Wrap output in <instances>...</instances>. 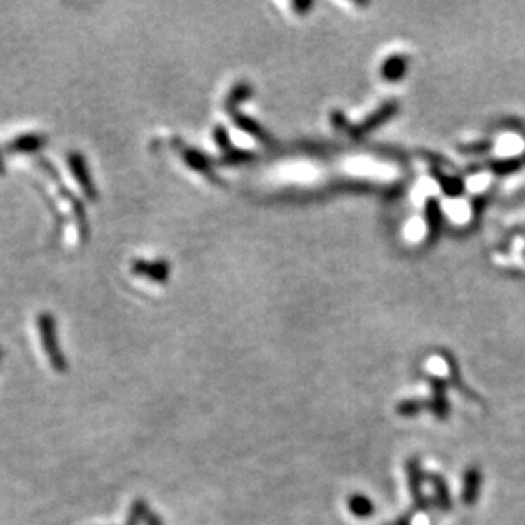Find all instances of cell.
Returning a JSON list of instances; mask_svg holds the SVG:
<instances>
[{
    "label": "cell",
    "mask_w": 525,
    "mask_h": 525,
    "mask_svg": "<svg viewBox=\"0 0 525 525\" xmlns=\"http://www.w3.org/2000/svg\"><path fill=\"white\" fill-rule=\"evenodd\" d=\"M38 325L39 331H41L43 347L46 350V356L49 359V362H51L53 369L56 372H66V369H69V362H66L65 356L61 354L60 345H58L55 318L48 315V313H43V315L38 318Z\"/></svg>",
    "instance_id": "cell-1"
},
{
    "label": "cell",
    "mask_w": 525,
    "mask_h": 525,
    "mask_svg": "<svg viewBox=\"0 0 525 525\" xmlns=\"http://www.w3.org/2000/svg\"><path fill=\"white\" fill-rule=\"evenodd\" d=\"M406 476H408V488H410V495H411V500H414L415 510L416 511L427 510L429 501L424 495V490H421L427 474H424L420 461L415 459V457H411V459L406 461Z\"/></svg>",
    "instance_id": "cell-2"
},
{
    "label": "cell",
    "mask_w": 525,
    "mask_h": 525,
    "mask_svg": "<svg viewBox=\"0 0 525 525\" xmlns=\"http://www.w3.org/2000/svg\"><path fill=\"white\" fill-rule=\"evenodd\" d=\"M481 481L483 474L478 466H471V468L466 469L464 478H462V495H461L462 504L466 506L476 505L479 491H481Z\"/></svg>",
    "instance_id": "cell-3"
},
{
    "label": "cell",
    "mask_w": 525,
    "mask_h": 525,
    "mask_svg": "<svg viewBox=\"0 0 525 525\" xmlns=\"http://www.w3.org/2000/svg\"><path fill=\"white\" fill-rule=\"evenodd\" d=\"M69 164H70L71 172H74V175H75V179H77L80 187L84 189V194L87 196L89 199H96L97 191H96V186H94V182L91 179V174H89L87 164H85L84 156L80 154H75V151H74V154L69 155Z\"/></svg>",
    "instance_id": "cell-4"
},
{
    "label": "cell",
    "mask_w": 525,
    "mask_h": 525,
    "mask_svg": "<svg viewBox=\"0 0 525 525\" xmlns=\"http://www.w3.org/2000/svg\"><path fill=\"white\" fill-rule=\"evenodd\" d=\"M133 271L138 276H145L148 279L164 282L169 277V264L165 260H155V262H146V260H136L133 264Z\"/></svg>",
    "instance_id": "cell-5"
},
{
    "label": "cell",
    "mask_w": 525,
    "mask_h": 525,
    "mask_svg": "<svg viewBox=\"0 0 525 525\" xmlns=\"http://www.w3.org/2000/svg\"><path fill=\"white\" fill-rule=\"evenodd\" d=\"M430 384H432V391H434V396H432V401H430V411L437 416V419H447L449 416V401H447V396H446V383L441 379H430Z\"/></svg>",
    "instance_id": "cell-6"
},
{
    "label": "cell",
    "mask_w": 525,
    "mask_h": 525,
    "mask_svg": "<svg viewBox=\"0 0 525 525\" xmlns=\"http://www.w3.org/2000/svg\"><path fill=\"white\" fill-rule=\"evenodd\" d=\"M48 138L44 134H21L19 138L7 143V151L12 154H26V151H36L46 145Z\"/></svg>",
    "instance_id": "cell-7"
},
{
    "label": "cell",
    "mask_w": 525,
    "mask_h": 525,
    "mask_svg": "<svg viewBox=\"0 0 525 525\" xmlns=\"http://www.w3.org/2000/svg\"><path fill=\"white\" fill-rule=\"evenodd\" d=\"M427 479L432 483L434 486V495H435V504L444 511H451L452 510V498L451 493H449V486L447 481L444 479L441 474L432 473L427 474Z\"/></svg>",
    "instance_id": "cell-8"
},
{
    "label": "cell",
    "mask_w": 525,
    "mask_h": 525,
    "mask_svg": "<svg viewBox=\"0 0 525 525\" xmlns=\"http://www.w3.org/2000/svg\"><path fill=\"white\" fill-rule=\"evenodd\" d=\"M347 506L350 514L356 515L357 519H367L374 514V504H372V500L369 496L361 495V493L350 495L347 498Z\"/></svg>",
    "instance_id": "cell-9"
},
{
    "label": "cell",
    "mask_w": 525,
    "mask_h": 525,
    "mask_svg": "<svg viewBox=\"0 0 525 525\" xmlns=\"http://www.w3.org/2000/svg\"><path fill=\"white\" fill-rule=\"evenodd\" d=\"M184 159L187 160V164H189L191 167H194L196 170H199V172L208 175L211 181H218V179L214 177L213 167H211V161L208 160V156H206V155L199 154V151H196L194 148H186V150H184Z\"/></svg>",
    "instance_id": "cell-10"
},
{
    "label": "cell",
    "mask_w": 525,
    "mask_h": 525,
    "mask_svg": "<svg viewBox=\"0 0 525 525\" xmlns=\"http://www.w3.org/2000/svg\"><path fill=\"white\" fill-rule=\"evenodd\" d=\"M250 94H252V87H250L249 84H246V82L236 84L235 87H233V91L230 92V96H228V99H226L228 112L235 111L236 106H239L240 102H244L245 99L250 97Z\"/></svg>",
    "instance_id": "cell-11"
},
{
    "label": "cell",
    "mask_w": 525,
    "mask_h": 525,
    "mask_svg": "<svg viewBox=\"0 0 525 525\" xmlns=\"http://www.w3.org/2000/svg\"><path fill=\"white\" fill-rule=\"evenodd\" d=\"M231 116H233V119H235L236 126L241 128V129H245L246 133L254 134V136L260 138V140H267L266 133H264L262 129H260V126H259L257 123H255V121H252L250 118H246V116L240 114V112H236V111H233Z\"/></svg>",
    "instance_id": "cell-12"
},
{
    "label": "cell",
    "mask_w": 525,
    "mask_h": 525,
    "mask_svg": "<svg viewBox=\"0 0 525 525\" xmlns=\"http://www.w3.org/2000/svg\"><path fill=\"white\" fill-rule=\"evenodd\" d=\"M148 511H150V510L146 509L145 501H143V500L133 501L131 511H129L128 520H126V525H140L143 522V520L146 519Z\"/></svg>",
    "instance_id": "cell-13"
},
{
    "label": "cell",
    "mask_w": 525,
    "mask_h": 525,
    "mask_svg": "<svg viewBox=\"0 0 525 525\" xmlns=\"http://www.w3.org/2000/svg\"><path fill=\"white\" fill-rule=\"evenodd\" d=\"M424 408H425L424 401H419V399H405V401L399 403L396 411L398 415L401 416H415L419 415Z\"/></svg>",
    "instance_id": "cell-14"
},
{
    "label": "cell",
    "mask_w": 525,
    "mask_h": 525,
    "mask_svg": "<svg viewBox=\"0 0 525 525\" xmlns=\"http://www.w3.org/2000/svg\"><path fill=\"white\" fill-rule=\"evenodd\" d=\"M254 159V154L250 151H244V150H228L224 151L223 161H228V164H244V161Z\"/></svg>",
    "instance_id": "cell-15"
},
{
    "label": "cell",
    "mask_w": 525,
    "mask_h": 525,
    "mask_svg": "<svg viewBox=\"0 0 525 525\" xmlns=\"http://www.w3.org/2000/svg\"><path fill=\"white\" fill-rule=\"evenodd\" d=\"M214 140H216L218 145L221 146L224 151L230 150V138H228V134H226V131H224V128L219 126V128L214 129Z\"/></svg>",
    "instance_id": "cell-16"
},
{
    "label": "cell",
    "mask_w": 525,
    "mask_h": 525,
    "mask_svg": "<svg viewBox=\"0 0 525 525\" xmlns=\"http://www.w3.org/2000/svg\"><path fill=\"white\" fill-rule=\"evenodd\" d=\"M411 524H414V514H403L399 515L396 520H393V522L386 525H411Z\"/></svg>",
    "instance_id": "cell-17"
},
{
    "label": "cell",
    "mask_w": 525,
    "mask_h": 525,
    "mask_svg": "<svg viewBox=\"0 0 525 525\" xmlns=\"http://www.w3.org/2000/svg\"><path fill=\"white\" fill-rule=\"evenodd\" d=\"M146 525H164V522H161V519L159 517V515H155L154 511H148L146 515Z\"/></svg>",
    "instance_id": "cell-18"
},
{
    "label": "cell",
    "mask_w": 525,
    "mask_h": 525,
    "mask_svg": "<svg viewBox=\"0 0 525 525\" xmlns=\"http://www.w3.org/2000/svg\"><path fill=\"white\" fill-rule=\"evenodd\" d=\"M0 174H4V160H2V155H0Z\"/></svg>",
    "instance_id": "cell-19"
},
{
    "label": "cell",
    "mask_w": 525,
    "mask_h": 525,
    "mask_svg": "<svg viewBox=\"0 0 525 525\" xmlns=\"http://www.w3.org/2000/svg\"><path fill=\"white\" fill-rule=\"evenodd\" d=\"M0 361H2V349H0Z\"/></svg>",
    "instance_id": "cell-20"
}]
</instances>
